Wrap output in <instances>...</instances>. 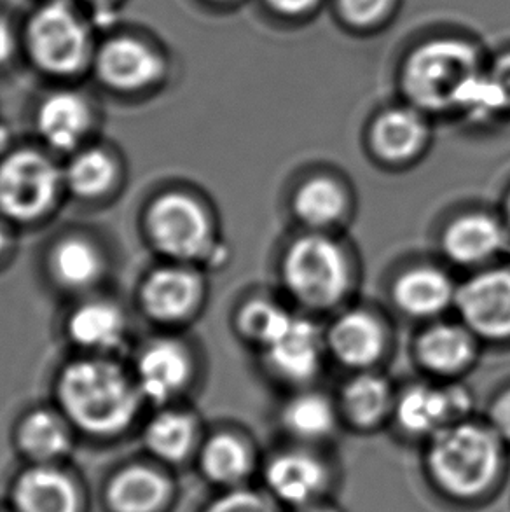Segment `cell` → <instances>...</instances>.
<instances>
[{
  "mask_svg": "<svg viewBox=\"0 0 510 512\" xmlns=\"http://www.w3.org/2000/svg\"><path fill=\"white\" fill-rule=\"evenodd\" d=\"M63 413L79 429L112 436L130 425L142 395L137 383L111 360L83 359L63 369L58 380Z\"/></svg>",
  "mask_w": 510,
  "mask_h": 512,
  "instance_id": "cell-1",
  "label": "cell"
},
{
  "mask_svg": "<svg viewBox=\"0 0 510 512\" xmlns=\"http://www.w3.org/2000/svg\"><path fill=\"white\" fill-rule=\"evenodd\" d=\"M427 462L428 472L442 493L469 502L483 499L497 485L502 450L491 430L458 423L435 432Z\"/></svg>",
  "mask_w": 510,
  "mask_h": 512,
  "instance_id": "cell-2",
  "label": "cell"
},
{
  "mask_svg": "<svg viewBox=\"0 0 510 512\" xmlns=\"http://www.w3.org/2000/svg\"><path fill=\"white\" fill-rule=\"evenodd\" d=\"M23 48L35 67L53 77H72L91 67L95 46L88 23L67 0H48L30 14Z\"/></svg>",
  "mask_w": 510,
  "mask_h": 512,
  "instance_id": "cell-3",
  "label": "cell"
},
{
  "mask_svg": "<svg viewBox=\"0 0 510 512\" xmlns=\"http://www.w3.org/2000/svg\"><path fill=\"white\" fill-rule=\"evenodd\" d=\"M479 74V56L467 42H428L409 58L404 88L423 109L446 111L458 107L463 91Z\"/></svg>",
  "mask_w": 510,
  "mask_h": 512,
  "instance_id": "cell-4",
  "label": "cell"
},
{
  "mask_svg": "<svg viewBox=\"0 0 510 512\" xmlns=\"http://www.w3.org/2000/svg\"><path fill=\"white\" fill-rule=\"evenodd\" d=\"M63 187V172L44 154L16 151L0 161V212L30 222L48 214Z\"/></svg>",
  "mask_w": 510,
  "mask_h": 512,
  "instance_id": "cell-5",
  "label": "cell"
},
{
  "mask_svg": "<svg viewBox=\"0 0 510 512\" xmlns=\"http://www.w3.org/2000/svg\"><path fill=\"white\" fill-rule=\"evenodd\" d=\"M290 292L310 306H331L345 294V257L331 240L306 236L290 247L283 264Z\"/></svg>",
  "mask_w": 510,
  "mask_h": 512,
  "instance_id": "cell-6",
  "label": "cell"
},
{
  "mask_svg": "<svg viewBox=\"0 0 510 512\" xmlns=\"http://www.w3.org/2000/svg\"><path fill=\"white\" fill-rule=\"evenodd\" d=\"M147 233L159 252L177 261L203 259L212 247L207 214L186 194H165L154 201L147 212Z\"/></svg>",
  "mask_w": 510,
  "mask_h": 512,
  "instance_id": "cell-7",
  "label": "cell"
},
{
  "mask_svg": "<svg viewBox=\"0 0 510 512\" xmlns=\"http://www.w3.org/2000/svg\"><path fill=\"white\" fill-rule=\"evenodd\" d=\"M91 69L105 88L138 93L163 79L166 62L151 44L130 35H116L95 49Z\"/></svg>",
  "mask_w": 510,
  "mask_h": 512,
  "instance_id": "cell-8",
  "label": "cell"
},
{
  "mask_svg": "<svg viewBox=\"0 0 510 512\" xmlns=\"http://www.w3.org/2000/svg\"><path fill=\"white\" fill-rule=\"evenodd\" d=\"M456 306L474 333L491 340L510 336V271L472 278L456 292Z\"/></svg>",
  "mask_w": 510,
  "mask_h": 512,
  "instance_id": "cell-9",
  "label": "cell"
},
{
  "mask_svg": "<svg viewBox=\"0 0 510 512\" xmlns=\"http://www.w3.org/2000/svg\"><path fill=\"white\" fill-rule=\"evenodd\" d=\"M264 479L269 495L290 511L324 500L331 485L327 467L304 451L276 455L266 467Z\"/></svg>",
  "mask_w": 510,
  "mask_h": 512,
  "instance_id": "cell-10",
  "label": "cell"
},
{
  "mask_svg": "<svg viewBox=\"0 0 510 512\" xmlns=\"http://www.w3.org/2000/svg\"><path fill=\"white\" fill-rule=\"evenodd\" d=\"M200 277L180 266H166L145 278L140 301L151 319L165 324L184 320L201 299Z\"/></svg>",
  "mask_w": 510,
  "mask_h": 512,
  "instance_id": "cell-11",
  "label": "cell"
},
{
  "mask_svg": "<svg viewBox=\"0 0 510 512\" xmlns=\"http://www.w3.org/2000/svg\"><path fill=\"white\" fill-rule=\"evenodd\" d=\"M191 360L186 350L172 340L154 341L140 353L135 383L142 399L163 404L186 387Z\"/></svg>",
  "mask_w": 510,
  "mask_h": 512,
  "instance_id": "cell-12",
  "label": "cell"
},
{
  "mask_svg": "<svg viewBox=\"0 0 510 512\" xmlns=\"http://www.w3.org/2000/svg\"><path fill=\"white\" fill-rule=\"evenodd\" d=\"M91 107L76 91H53L35 112V126L41 139L56 151H74L90 132Z\"/></svg>",
  "mask_w": 510,
  "mask_h": 512,
  "instance_id": "cell-13",
  "label": "cell"
},
{
  "mask_svg": "<svg viewBox=\"0 0 510 512\" xmlns=\"http://www.w3.org/2000/svg\"><path fill=\"white\" fill-rule=\"evenodd\" d=\"M470 408V397L463 388H448V390H434V388L414 387L407 392L399 402L397 418L411 434L425 436L451 425Z\"/></svg>",
  "mask_w": 510,
  "mask_h": 512,
  "instance_id": "cell-14",
  "label": "cell"
},
{
  "mask_svg": "<svg viewBox=\"0 0 510 512\" xmlns=\"http://www.w3.org/2000/svg\"><path fill=\"white\" fill-rule=\"evenodd\" d=\"M266 350L276 373L290 381H304L317 373L322 341L311 322L292 319L285 331L266 346Z\"/></svg>",
  "mask_w": 510,
  "mask_h": 512,
  "instance_id": "cell-15",
  "label": "cell"
},
{
  "mask_svg": "<svg viewBox=\"0 0 510 512\" xmlns=\"http://www.w3.org/2000/svg\"><path fill=\"white\" fill-rule=\"evenodd\" d=\"M70 340L90 352H112L123 345L126 320L118 306L91 301L79 306L67 324Z\"/></svg>",
  "mask_w": 510,
  "mask_h": 512,
  "instance_id": "cell-16",
  "label": "cell"
},
{
  "mask_svg": "<svg viewBox=\"0 0 510 512\" xmlns=\"http://www.w3.org/2000/svg\"><path fill=\"white\" fill-rule=\"evenodd\" d=\"M331 348L343 364L366 367L380 357L385 336L380 324L364 312L346 313L331 331Z\"/></svg>",
  "mask_w": 510,
  "mask_h": 512,
  "instance_id": "cell-17",
  "label": "cell"
},
{
  "mask_svg": "<svg viewBox=\"0 0 510 512\" xmlns=\"http://www.w3.org/2000/svg\"><path fill=\"white\" fill-rule=\"evenodd\" d=\"M504 245V233L497 222L486 215H467L451 224L444 236L449 257L462 264L481 263L497 254Z\"/></svg>",
  "mask_w": 510,
  "mask_h": 512,
  "instance_id": "cell-18",
  "label": "cell"
},
{
  "mask_svg": "<svg viewBox=\"0 0 510 512\" xmlns=\"http://www.w3.org/2000/svg\"><path fill=\"white\" fill-rule=\"evenodd\" d=\"M455 298V289L441 271L421 268L406 273L395 287L397 305L404 312L428 317L442 312Z\"/></svg>",
  "mask_w": 510,
  "mask_h": 512,
  "instance_id": "cell-19",
  "label": "cell"
},
{
  "mask_svg": "<svg viewBox=\"0 0 510 512\" xmlns=\"http://www.w3.org/2000/svg\"><path fill=\"white\" fill-rule=\"evenodd\" d=\"M21 512H76L74 486L60 472L34 469L23 474L16 488Z\"/></svg>",
  "mask_w": 510,
  "mask_h": 512,
  "instance_id": "cell-20",
  "label": "cell"
},
{
  "mask_svg": "<svg viewBox=\"0 0 510 512\" xmlns=\"http://www.w3.org/2000/svg\"><path fill=\"white\" fill-rule=\"evenodd\" d=\"M51 271L63 287L81 291L97 284L104 271V261L95 245L81 238H69L53 250Z\"/></svg>",
  "mask_w": 510,
  "mask_h": 512,
  "instance_id": "cell-21",
  "label": "cell"
},
{
  "mask_svg": "<svg viewBox=\"0 0 510 512\" xmlns=\"http://www.w3.org/2000/svg\"><path fill=\"white\" fill-rule=\"evenodd\" d=\"M376 151L390 161H404L418 153L425 140V126L418 114L406 109L383 114L373 132Z\"/></svg>",
  "mask_w": 510,
  "mask_h": 512,
  "instance_id": "cell-22",
  "label": "cell"
},
{
  "mask_svg": "<svg viewBox=\"0 0 510 512\" xmlns=\"http://www.w3.org/2000/svg\"><path fill=\"white\" fill-rule=\"evenodd\" d=\"M118 179V168L109 154L86 149L76 154L63 170V186L84 200H95L111 191Z\"/></svg>",
  "mask_w": 510,
  "mask_h": 512,
  "instance_id": "cell-23",
  "label": "cell"
},
{
  "mask_svg": "<svg viewBox=\"0 0 510 512\" xmlns=\"http://www.w3.org/2000/svg\"><path fill=\"white\" fill-rule=\"evenodd\" d=\"M420 357L435 373H456L469 364L474 346L465 329L456 326H437L423 334Z\"/></svg>",
  "mask_w": 510,
  "mask_h": 512,
  "instance_id": "cell-24",
  "label": "cell"
},
{
  "mask_svg": "<svg viewBox=\"0 0 510 512\" xmlns=\"http://www.w3.org/2000/svg\"><path fill=\"white\" fill-rule=\"evenodd\" d=\"M168 486L158 472L131 467L111 486V502L119 512H152L165 500Z\"/></svg>",
  "mask_w": 510,
  "mask_h": 512,
  "instance_id": "cell-25",
  "label": "cell"
},
{
  "mask_svg": "<svg viewBox=\"0 0 510 512\" xmlns=\"http://www.w3.org/2000/svg\"><path fill=\"white\" fill-rule=\"evenodd\" d=\"M203 469L219 485L236 486L249 478L252 457L247 446L233 436H217L205 446Z\"/></svg>",
  "mask_w": 510,
  "mask_h": 512,
  "instance_id": "cell-26",
  "label": "cell"
},
{
  "mask_svg": "<svg viewBox=\"0 0 510 512\" xmlns=\"http://www.w3.org/2000/svg\"><path fill=\"white\" fill-rule=\"evenodd\" d=\"M194 441V423L179 411H163L152 418L145 430L149 450L168 462L186 457Z\"/></svg>",
  "mask_w": 510,
  "mask_h": 512,
  "instance_id": "cell-27",
  "label": "cell"
},
{
  "mask_svg": "<svg viewBox=\"0 0 510 512\" xmlns=\"http://www.w3.org/2000/svg\"><path fill=\"white\" fill-rule=\"evenodd\" d=\"M20 444L28 455L49 460L69 450V432L55 413L39 409L21 423Z\"/></svg>",
  "mask_w": 510,
  "mask_h": 512,
  "instance_id": "cell-28",
  "label": "cell"
},
{
  "mask_svg": "<svg viewBox=\"0 0 510 512\" xmlns=\"http://www.w3.org/2000/svg\"><path fill=\"white\" fill-rule=\"evenodd\" d=\"M334 411L320 395H299L283 411V423L292 436L303 441H322L334 429Z\"/></svg>",
  "mask_w": 510,
  "mask_h": 512,
  "instance_id": "cell-29",
  "label": "cell"
},
{
  "mask_svg": "<svg viewBox=\"0 0 510 512\" xmlns=\"http://www.w3.org/2000/svg\"><path fill=\"white\" fill-rule=\"evenodd\" d=\"M345 210V194L332 180L313 179L296 196V212L310 226H327Z\"/></svg>",
  "mask_w": 510,
  "mask_h": 512,
  "instance_id": "cell-30",
  "label": "cell"
},
{
  "mask_svg": "<svg viewBox=\"0 0 510 512\" xmlns=\"http://www.w3.org/2000/svg\"><path fill=\"white\" fill-rule=\"evenodd\" d=\"M390 404V390L378 376H360L345 390V408L348 416L360 427H371L380 422Z\"/></svg>",
  "mask_w": 510,
  "mask_h": 512,
  "instance_id": "cell-31",
  "label": "cell"
},
{
  "mask_svg": "<svg viewBox=\"0 0 510 512\" xmlns=\"http://www.w3.org/2000/svg\"><path fill=\"white\" fill-rule=\"evenodd\" d=\"M292 319L294 317L280 306L268 301H254L243 310L240 324L249 338L268 346L285 331Z\"/></svg>",
  "mask_w": 510,
  "mask_h": 512,
  "instance_id": "cell-32",
  "label": "cell"
},
{
  "mask_svg": "<svg viewBox=\"0 0 510 512\" xmlns=\"http://www.w3.org/2000/svg\"><path fill=\"white\" fill-rule=\"evenodd\" d=\"M207 512H280V509L269 493L240 488L214 502Z\"/></svg>",
  "mask_w": 510,
  "mask_h": 512,
  "instance_id": "cell-33",
  "label": "cell"
},
{
  "mask_svg": "<svg viewBox=\"0 0 510 512\" xmlns=\"http://www.w3.org/2000/svg\"><path fill=\"white\" fill-rule=\"evenodd\" d=\"M393 0H339V9L346 20L355 25H371L381 20Z\"/></svg>",
  "mask_w": 510,
  "mask_h": 512,
  "instance_id": "cell-34",
  "label": "cell"
},
{
  "mask_svg": "<svg viewBox=\"0 0 510 512\" xmlns=\"http://www.w3.org/2000/svg\"><path fill=\"white\" fill-rule=\"evenodd\" d=\"M491 81L497 86L500 97L504 100L505 109L510 107V55L498 60L495 69L490 72Z\"/></svg>",
  "mask_w": 510,
  "mask_h": 512,
  "instance_id": "cell-35",
  "label": "cell"
},
{
  "mask_svg": "<svg viewBox=\"0 0 510 512\" xmlns=\"http://www.w3.org/2000/svg\"><path fill=\"white\" fill-rule=\"evenodd\" d=\"M493 423L500 437L510 441V392L504 395L493 409Z\"/></svg>",
  "mask_w": 510,
  "mask_h": 512,
  "instance_id": "cell-36",
  "label": "cell"
},
{
  "mask_svg": "<svg viewBox=\"0 0 510 512\" xmlns=\"http://www.w3.org/2000/svg\"><path fill=\"white\" fill-rule=\"evenodd\" d=\"M14 49H16V37L6 18L0 16V65H4L13 56Z\"/></svg>",
  "mask_w": 510,
  "mask_h": 512,
  "instance_id": "cell-37",
  "label": "cell"
},
{
  "mask_svg": "<svg viewBox=\"0 0 510 512\" xmlns=\"http://www.w3.org/2000/svg\"><path fill=\"white\" fill-rule=\"evenodd\" d=\"M317 2L318 0H268L269 6L275 7L276 11L283 14L306 13Z\"/></svg>",
  "mask_w": 510,
  "mask_h": 512,
  "instance_id": "cell-38",
  "label": "cell"
},
{
  "mask_svg": "<svg viewBox=\"0 0 510 512\" xmlns=\"http://www.w3.org/2000/svg\"><path fill=\"white\" fill-rule=\"evenodd\" d=\"M292 512H341L338 507L331 506V504H327L324 500H320V502H313V504H308V506L297 507V509H292Z\"/></svg>",
  "mask_w": 510,
  "mask_h": 512,
  "instance_id": "cell-39",
  "label": "cell"
},
{
  "mask_svg": "<svg viewBox=\"0 0 510 512\" xmlns=\"http://www.w3.org/2000/svg\"><path fill=\"white\" fill-rule=\"evenodd\" d=\"M81 2L91 7L95 13L104 14L107 13L112 6H116L119 0H81Z\"/></svg>",
  "mask_w": 510,
  "mask_h": 512,
  "instance_id": "cell-40",
  "label": "cell"
},
{
  "mask_svg": "<svg viewBox=\"0 0 510 512\" xmlns=\"http://www.w3.org/2000/svg\"><path fill=\"white\" fill-rule=\"evenodd\" d=\"M7 142H9V133L4 126H0V151L7 146Z\"/></svg>",
  "mask_w": 510,
  "mask_h": 512,
  "instance_id": "cell-41",
  "label": "cell"
},
{
  "mask_svg": "<svg viewBox=\"0 0 510 512\" xmlns=\"http://www.w3.org/2000/svg\"><path fill=\"white\" fill-rule=\"evenodd\" d=\"M7 247V235L6 231L2 229V226H0V254L6 250Z\"/></svg>",
  "mask_w": 510,
  "mask_h": 512,
  "instance_id": "cell-42",
  "label": "cell"
},
{
  "mask_svg": "<svg viewBox=\"0 0 510 512\" xmlns=\"http://www.w3.org/2000/svg\"><path fill=\"white\" fill-rule=\"evenodd\" d=\"M214 2H226V0H214Z\"/></svg>",
  "mask_w": 510,
  "mask_h": 512,
  "instance_id": "cell-43",
  "label": "cell"
},
{
  "mask_svg": "<svg viewBox=\"0 0 510 512\" xmlns=\"http://www.w3.org/2000/svg\"><path fill=\"white\" fill-rule=\"evenodd\" d=\"M509 215H510V200H509Z\"/></svg>",
  "mask_w": 510,
  "mask_h": 512,
  "instance_id": "cell-44",
  "label": "cell"
}]
</instances>
